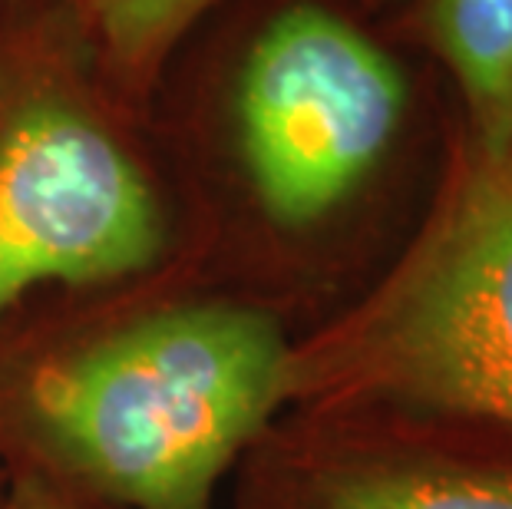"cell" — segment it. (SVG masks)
Listing matches in <instances>:
<instances>
[{"label":"cell","mask_w":512,"mask_h":509,"mask_svg":"<svg viewBox=\"0 0 512 509\" xmlns=\"http://www.w3.org/2000/svg\"><path fill=\"white\" fill-rule=\"evenodd\" d=\"M291 344L268 311L192 301L40 367L50 450L126 509H212L235 457L288 404Z\"/></svg>","instance_id":"6da1fadb"},{"label":"cell","mask_w":512,"mask_h":509,"mask_svg":"<svg viewBox=\"0 0 512 509\" xmlns=\"http://www.w3.org/2000/svg\"><path fill=\"white\" fill-rule=\"evenodd\" d=\"M73 0L0 7V318L30 291L113 285L166 255L159 182Z\"/></svg>","instance_id":"7a4b0ae2"},{"label":"cell","mask_w":512,"mask_h":509,"mask_svg":"<svg viewBox=\"0 0 512 509\" xmlns=\"http://www.w3.org/2000/svg\"><path fill=\"white\" fill-rule=\"evenodd\" d=\"M288 400L512 427V153L466 143L387 278L291 348Z\"/></svg>","instance_id":"3957f363"},{"label":"cell","mask_w":512,"mask_h":509,"mask_svg":"<svg viewBox=\"0 0 512 509\" xmlns=\"http://www.w3.org/2000/svg\"><path fill=\"white\" fill-rule=\"evenodd\" d=\"M407 113L410 83L394 53L321 0L261 17L225 77L232 156L281 232L341 212L384 166Z\"/></svg>","instance_id":"277c9868"},{"label":"cell","mask_w":512,"mask_h":509,"mask_svg":"<svg viewBox=\"0 0 512 509\" xmlns=\"http://www.w3.org/2000/svg\"><path fill=\"white\" fill-rule=\"evenodd\" d=\"M258 509H512V460L337 443L281 463Z\"/></svg>","instance_id":"5b68a950"},{"label":"cell","mask_w":512,"mask_h":509,"mask_svg":"<svg viewBox=\"0 0 512 509\" xmlns=\"http://www.w3.org/2000/svg\"><path fill=\"white\" fill-rule=\"evenodd\" d=\"M410 14L460 86L470 146L512 153V0H410Z\"/></svg>","instance_id":"8992f818"},{"label":"cell","mask_w":512,"mask_h":509,"mask_svg":"<svg viewBox=\"0 0 512 509\" xmlns=\"http://www.w3.org/2000/svg\"><path fill=\"white\" fill-rule=\"evenodd\" d=\"M222 0H73L96 67L129 110H146L192 27Z\"/></svg>","instance_id":"52a82bcc"},{"label":"cell","mask_w":512,"mask_h":509,"mask_svg":"<svg viewBox=\"0 0 512 509\" xmlns=\"http://www.w3.org/2000/svg\"><path fill=\"white\" fill-rule=\"evenodd\" d=\"M4 509H83V506L43 490V486H24V490H10Z\"/></svg>","instance_id":"ba28073f"},{"label":"cell","mask_w":512,"mask_h":509,"mask_svg":"<svg viewBox=\"0 0 512 509\" xmlns=\"http://www.w3.org/2000/svg\"><path fill=\"white\" fill-rule=\"evenodd\" d=\"M7 496H10V490H7V486H4V470H0V509H4Z\"/></svg>","instance_id":"9c48e42d"},{"label":"cell","mask_w":512,"mask_h":509,"mask_svg":"<svg viewBox=\"0 0 512 509\" xmlns=\"http://www.w3.org/2000/svg\"><path fill=\"white\" fill-rule=\"evenodd\" d=\"M4 4H7V0H0V7H4Z\"/></svg>","instance_id":"30bf717a"}]
</instances>
